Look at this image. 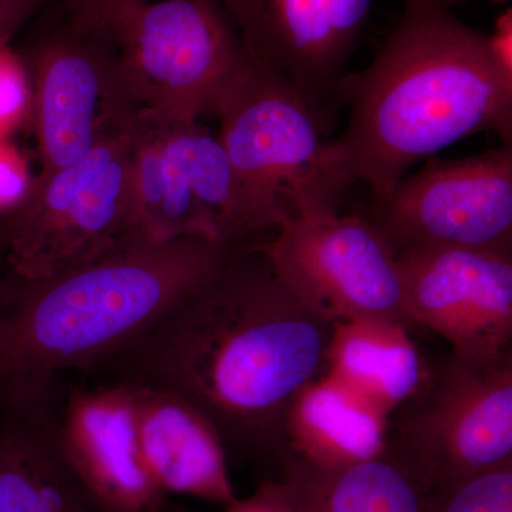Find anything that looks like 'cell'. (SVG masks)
Instances as JSON below:
<instances>
[{
  "mask_svg": "<svg viewBox=\"0 0 512 512\" xmlns=\"http://www.w3.org/2000/svg\"><path fill=\"white\" fill-rule=\"evenodd\" d=\"M258 247L286 288L329 322L406 323L397 251L365 215H289Z\"/></svg>",
  "mask_w": 512,
  "mask_h": 512,
  "instance_id": "9c48e42d",
  "label": "cell"
},
{
  "mask_svg": "<svg viewBox=\"0 0 512 512\" xmlns=\"http://www.w3.org/2000/svg\"><path fill=\"white\" fill-rule=\"evenodd\" d=\"M396 251L460 247L512 252V143L460 160H430L365 215Z\"/></svg>",
  "mask_w": 512,
  "mask_h": 512,
  "instance_id": "30bf717a",
  "label": "cell"
},
{
  "mask_svg": "<svg viewBox=\"0 0 512 512\" xmlns=\"http://www.w3.org/2000/svg\"><path fill=\"white\" fill-rule=\"evenodd\" d=\"M76 512H92L89 510V508L86 507V505L82 504L79 505V508H77Z\"/></svg>",
  "mask_w": 512,
  "mask_h": 512,
  "instance_id": "83f0119b",
  "label": "cell"
},
{
  "mask_svg": "<svg viewBox=\"0 0 512 512\" xmlns=\"http://www.w3.org/2000/svg\"><path fill=\"white\" fill-rule=\"evenodd\" d=\"M426 512H512V461L433 484Z\"/></svg>",
  "mask_w": 512,
  "mask_h": 512,
  "instance_id": "ffe728a7",
  "label": "cell"
},
{
  "mask_svg": "<svg viewBox=\"0 0 512 512\" xmlns=\"http://www.w3.org/2000/svg\"><path fill=\"white\" fill-rule=\"evenodd\" d=\"M26 63L39 175L69 167L136 127L141 109L109 29L80 28L64 18L36 40Z\"/></svg>",
  "mask_w": 512,
  "mask_h": 512,
  "instance_id": "52a82bcc",
  "label": "cell"
},
{
  "mask_svg": "<svg viewBox=\"0 0 512 512\" xmlns=\"http://www.w3.org/2000/svg\"><path fill=\"white\" fill-rule=\"evenodd\" d=\"M35 180L25 154L10 138H0V217L28 200Z\"/></svg>",
  "mask_w": 512,
  "mask_h": 512,
  "instance_id": "7402d4cb",
  "label": "cell"
},
{
  "mask_svg": "<svg viewBox=\"0 0 512 512\" xmlns=\"http://www.w3.org/2000/svg\"><path fill=\"white\" fill-rule=\"evenodd\" d=\"M146 0H66V19L86 29H107L111 22Z\"/></svg>",
  "mask_w": 512,
  "mask_h": 512,
  "instance_id": "603a6c76",
  "label": "cell"
},
{
  "mask_svg": "<svg viewBox=\"0 0 512 512\" xmlns=\"http://www.w3.org/2000/svg\"><path fill=\"white\" fill-rule=\"evenodd\" d=\"M387 441V417L326 375L293 400L281 460L329 470L379 456Z\"/></svg>",
  "mask_w": 512,
  "mask_h": 512,
  "instance_id": "ac0fdd59",
  "label": "cell"
},
{
  "mask_svg": "<svg viewBox=\"0 0 512 512\" xmlns=\"http://www.w3.org/2000/svg\"><path fill=\"white\" fill-rule=\"evenodd\" d=\"M32 80L25 57L0 43V138H10L32 119Z\"/></svg>",
  "mask_w": 512,
  "mask_h": 512,
  "instance_id": "44dd1931",
  "label": "cell"
},
{
  "mask_svg": "<svg viewBox=\"0 0 512 512\" xmlns=\"http://www.w3.org/2000/svg\"><path fill=\"white\" fill-rule=\"evenodd\" d=\"M107 29L138 106L164 119L220 117L254 64L217 0H146Z\"/></svg>",
  "mask_w": 512,
  "mask_h": 512,
  "instance_id": "8992f818",
  "label": "cell"
},
{
  "mask_svg": "<svg viewBox=\"0 0 512 512\" xmlns=\"http://www.w3.org/2000/svg\"><path fill=\"white\" fill-rule=\"evenodd\" d=\"M241 247L183 237L128 245L39 281L9 274L0 306V377L93 373L147 335Z\"/></svg>",
  "mask_w": 512,
  "mask_h": 512,
  "instance_id": "3957f363",
  "label": "cell"
},
{
  "mask_svg": "<svg viewBox=\"0 0 512 512\" xmlns=\"http://www.w3.org/2000/svg\"><path fill=\"white\" fill-rule=\"evenodd\" d=\"M9 286L10 275L8 272V266H6L3 249L0 247V306L5 302L6 296H8Z\"/></svg>",
  "mask_w": 512,
  "mask_h": 512,
  "instance_id": "484cf974",
  "label": "cell"
},
{
  "mask_svg": "<svg viewBox=\"0 0 512 512\" xmlns=\"http://www.w3.org/2000/svg\"><path fill=\"white\" fill-rule=\"evenodd\" d=\"M225 512H302L282 481L266 483L251 497L235 500Z\"/></svg>",
  "mask_w": 512,
  "mask_h": 512,
  "instance_id": "cb8c5ba5",
  "label": "cell"
},
{
  "mask_svg": "<svg viewBox=\"0 0 512 512\" xmlns=\"http://www.w3.org/2000/svg\"><path fill=\"white\" fill-rule=\"evenodd\" d=\"M137 239L164 244L200 237L228 245L264 241L275 225L200 121L141 110L133 131Z\"/></svg>",
  "mask_w": 512,
  "mask_h": 512,
  "instance_id": "5b68a950",
  "label": "cell"
},
{
  "mask_svg": "<svg viewBox=\"0 0 512 512\" xmlns=\"http://www.w3.org/2000/svg\"><path fill=\"white\" fill-rule=\"evenodd\" d=\"M59 373L0 377V512H76L84 504L57 443Z\"/></svg>",
  "mask_w": 512,
  "mask_h": 512,
  "instance_id": "9a60e30c",
  "label": "cell"
},
{
  "mask_svg": "<svg viewBox=\"0 0 512 512\" xmlns=\"http://www.w3.org/2000/svg\"><path fill=\"white\" fill-rule=\"evenodd\" d=\"M326 375L389 417L416 396L423 369L406 323L356 319L335 323Z\"/></svg>",
  "mask_w": 512,
  "mask_h": 512,
  "instance_id": "d6986e66",
  "label": "cell"
},
{
  "mask_svg": "<svg viewBox=\"0 0 512 512\" xmlns=\"http://www.w3.org/2000/svg\"><path fill=\"white\" fill-rule=\"evenodd\" d=\"M440 2H443L444 5L451 8V6L460 5V3L468 2V0H440ZM488 2L493 3V5H503L507 0H488Z\"/></svg>",
  "mask_w": 512,
  "mask_h": 512,
  "instance_id": "4316f807",
  "label": "cell"
},
{
  "mask_svg": "<svg viewBox=\"0 0 512 512\" xmlns=\"http://www.w3.org/2000/svg\"><path fill=\"white\" fill-rule=\"evenodd\" d=\"M340 99L348 126L325 147L340 198L359 183L373 200L386 197L419 161L483 131L512 141V64L440 0H404L372 63L346 74Z\"/></svg>",
  "mask_w": 512,
  "mask_h": 512,
  "instance_id": "7a4b0ae2",
  "label": "cell"
},
{
  "mask_svg": "<svg viewBox=\"0 0 512 512\" xmlns=\"http://www.w3.org/2000/svg\"><path fill=\"white\" fill-rule=\"evenodd\" d=\"M126 383L133 393L138 448L158 490L225 507L237 500L228 453L211 421L170 390Z\"/></svg>",
  "mask_w": 512,
  "mask_h": 512,
  "instance_id": "2e32d148",
  "label": "cell"
},
{
  "mask_svg": "<svg viewBox=\"0 0 512 512\" xmlns=\"http://www.w3.org/2000/svg\"><path fill=\"white\" fill-rule=\"evenodd\" d=\"M133 130L76 163L37 175L28 200L0 217L8 272L39 281L137 241Z\"/></svg>",
  "mask_w": 512,
  "mask_h": 512,
  "instance_id": "277c9868",
  "label": "cell"
},
{
  "mask_svg": "<svg viewBox=\"0 0 512 512\" xmlns=\"http://www.w3.org/2000/svg\"><path fill=\"white\" fill-rule=\"evenodd\" d=\"M254 62L291 86L320 133L338 124L340 87L373 0H217Z\"/></svg>",
  "mask_w": 512,
  "mask_h": 512,
  "instance_id": "7c38bea8",
  "label": "cell"
},
{
  "mask_svg": "<svg viewBox=\"0 0 512 512\" xmlns=\"http://www.w3.org/2000/svg\"><path fill=\"white\" fill-rule=\"evenodd\" d=\"M333 330L255 242L93 373L183 397L211 421L228 456L281 460L286 417L303 387L328 373Z\"/></svg>",
  "mask_w": 512,
  "mask_h": 512,
  "instance_id": "6da1fadb",
  "label": "cell"
},
{
  "mask_svg": "<svg viewBox=\"0 0 512 512\" xmlns=\"http://www.w3.org/2000/svg\"><path fill=\"white\" fill-rule=\"evenodd\" d=\"M281 464V481L302 512H426L433 487L393 441L350 466L325 470L293 458Z\"/></svg>",
  "mask_w": 512,
  "mask_h": 512,
  "instance_id": "e0dca14e",
  "label": "cell"
},
{
  "mask_svg": "<svg viewBox=\"0 0 512 512\" xmlns=\"http://www.w3.org/2000/svg\"><path fill=\"white\" fill-rule=\"evenodd\" d=\"M220 119L229 160L275 228L289 215L339 211L325 137L279 74L254 62Z\"/></svg>",
  "mask_w": 512,
  "mask_h": 512,
  "instance_id": "ba28073f",
  "label": "cell"
},
{
  "mask_svg": "<svg viewBox=\"0 0 512 512\" xmlns=\"http://www.w3.org/2000/svg\"><path fill=\"white\" fill-rule=\"evenodd\" d=\"M397 264L407 325L431 330L466 359L512 352V252L413 247L397 251Z\"/></svg>",
  "mask_w": 512,
  "mask_h": 512,
  "instance_id": "4fadbf2b",
  "label": "cell"
},
{
  "mask_svg": "<svg viewBox=\"0 0 512 512\" xmlns=\"http://www.w3.org/2000/svg\"><path fill=\"white\" fill-rule=\"evenodd\" d=\"M60 453L92 512H165L167 495L148 476L126 382L64 393L57 424Z\"/></svg>",
  "mask_w": 512,
  "mask_h": 512,
  "instance_id": "5bb4252c",
  "label": "cell"
},
{
  "mask_svg": "<svg viewBox=\"0 0 512 512\" xmlns=\"http://www.w3.org/2000/svg\"><path fill=\"white\" fill-rule=\"evenodd\" d=\"M393 443L433 484L512 461V352L491 360L450 353Z\"/></svg>",
  "mask_w": 512,
  "mask_h": 512,
  "instance_id": "8fae6325",
  "label": "cell"
},
{
  "mask_svg": "<svg viewBox=\"0 0 512 512\" xmlns=\"http://www.w3.org/2000/svg\"><path fill=\"white\" fill-rule=\"evenodd\" d=\"M45 3L46 0H0V43H10Z\"/></svg>",
  "mask_w": 512,
  "mask_h": 512,
  "instance_id": "d4e9b609",
  "label": "cell"
}]
</instances>
